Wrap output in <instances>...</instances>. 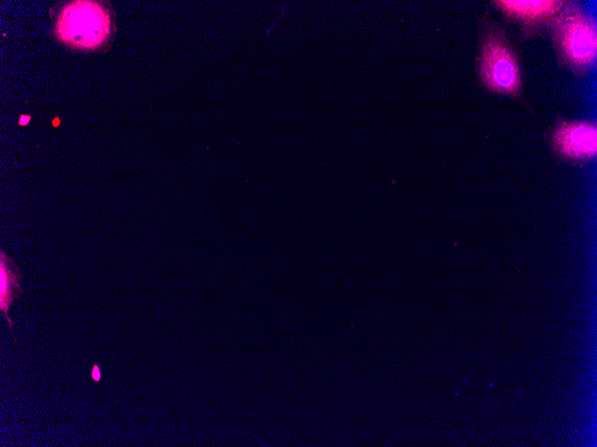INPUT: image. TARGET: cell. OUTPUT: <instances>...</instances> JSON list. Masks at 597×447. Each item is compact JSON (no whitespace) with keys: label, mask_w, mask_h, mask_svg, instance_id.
Here are the masks:
<instances>
[{"label":"cell","mask_w":597,"mask_h":447,"mask_svg":"<svg viewBox=\"0 0 597 447\" xmlns=\"http://www.w3.org/2000/svg\"><path fill=\"white\" fill-rule=\"evenodd\" d=\"M566 2V0H494L491 1V4L508 22L518 28L519 40L527 42L549 33L554 18Z\"/></svg>","instance_id":"obj_4"},{"label":"cell","mask_w":597,"mask_h":447,"mask_svg":"<svg viewBox=\"0 0 597 447\" xmlns=\"http://www.w3.org/2000/svg\"><path fill=\"white\" fill-rule=\"evenodd\" d=\"M110 27L105 9L89 1L69 4L57 22L60 37L82 47H93L103 43L110 33Z\"/></svg>","instance_id":"obj_3"},{"label":"cell","mask_w":597,"mask_h":447,"mask_svg":"<svg viewBox=\"0 0 597 447\" xmlns=\"http://www.w3.org/2000/svg\"><path fill=\"white\" fill-rule=\"evenodd\" d=\"M475 70L477 82L484 91L510 98L532 111L525 95L519 46L489 10L478 18Z\"/></svg>","instance_id":"obj_1"},{"label":"cell","mask_w":597,"mask_h":447,"mask_svg":"<svg viewBox=\"0 0 597 447\" xmlns=\"http://www.w3.org/2000/svg\"><path fill=\"white\" fill-rule=\"evenodd\" d=\"M59 124H60V120L57 117H55L53 120V126L57 127Z\"/></svg>","instance_id":"obj_9"},{"label":"cell","mask_w":597,"mask_h":447,"mask_svg":"<svg viewBox=\"0 0 597 447\" xmlns=\"http://www.w3.org/2000/svg\"><path fill=\"white\" fill-rule=\"evenodd\" d=\"M29 116L22 115L19 120V124L24 126L29 121Z\"/></svg>","instance_id":"obj_8"},{"label":"cell","mask_w":597,"mask_h":447,"mask_svg":"<svg viewBox=\"0 0 597 447\" xmlns=\"http://www.w3.org/2000/svg\"><path fill=\"white\" fill-rule=\"evenodd\" d=\"M91 377L95 382H99L101 379L100 368L97 365H94L91 369Z\"/></svg>","instance_id":"obj_7"},{"label":"cell","mask_w":597,"mask_h":447,"mask_svg":"<svg viewBox=\"0 0 597 447\" xmlns=\"http://www.w3.org/2000/svg\"><path fill=\"white\" fill-rule=\"evenodd\" d=\"M558 65L576 79H584L596 66L597 23L576 1H567L550 30Z\"/></svg>","instance_id":"obj_2"},{"label":"cell","mask_w":597,"mask_h":447,"mask_svg":"<svg viewBox=\"0 0 597 447\" xmlns=\"http://www.w3.org/2000/svg\"><path fill=\"white\" fill-rule=\"evenodd\" d=\"M22 278L18 266L3 251H0V310L4 312L10 328L14 323L8 316V310L13 300L22 294L20 281Z\"/></svg>","instance_id":"obj_6"},{"label":"cell","mask_w":597,"mask_h":447,"mask_svg":"<svg viewBox=\"0 0 597 447\" xmlns=\"http://www.w3.org/2000/svg\"><path fill=\"white\" fill-rule=\"evenodd\" d=\"M547 133L553 153L563 160L585 161L596 155L597 126L594 121L559 116Z\"/></svg>","instance_id":"obj_5"}]
</instances>
